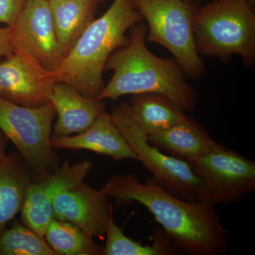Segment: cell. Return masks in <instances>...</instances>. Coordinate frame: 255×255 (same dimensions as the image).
I'll return each instance as SVG.
<instances>
[{"label":"cell","mask_w":255,"mask_h":255,"mask_svg":"<svg viewBox=\"0 0 255 255\" xmlns=\"http://www.w3.org/2000/svg\"><path fill=\"white\" fill-rule=\"evenodd\" d=\"M147 22L146 41L170 52L186 78L205 76L204 62L196 49L193 30L194 6L184 0H131Z\"/></svg>","instance_id":"obj_6"},{"label":"cell","mask_w":255,"mask_h":255,"mask_svg":"<svg viewBox=\"0 0 255 255\" xmlns=\"http://www.w3.org/2000/svg\"><path fill=\"white\" fill-rule=\"evenodd\" d=\"M33 179L18 152L6 155L0 164V236L21 212L27 188Z\"/></svg>","instance_id":"obj_16"},{"label":"cell","mask_w":255,"mask_h":255,"mask_svg":"<svg viewBox=\"0 0 255 255\" xmlns=\"http://www.w3.org/2000/svg\"><path fill=\"white\" fill-rule=\"evenodd\" d=\"M54 148L71 150H85L108 156L114 160L138 161L126 139L112 122L111 114H100L90 128L71 136L52 137Z\"/></svg>","instance_id":"obj_14"},{"label":"cell","mask_w":255,"mask_h":255,"mask_svg":"<svg viewBox=\"0 0 255 255\" xmlns=\"http://www.w3.org/2000/svg\"><path fill=\"white\" fill-rule=\"evenodd\" d=\"M93 167L90 161L70 164L65 161L53 174L38 182H32L26 191L21 211L23 224L44 237L53 219V201L60 192L84 182Z\"/></svg>","instance_id":"obj_10"},{"label":"cell","mask_w":255,"mask_h":255,"mask_svg":"<svg viewBox=\"0 0 255 255\" xmlns=\"http://www.w3.org/2000/svg\"><path fill=\"white\" fill-rule=\"evenodd\" d=\"M10 27L14 51L28 55L48 73L59 68L64 55L48 0H29Z\"/></svg>","instance_id":"obj_9"},{"label":"cell","mask_w":255,"mask_h":255,"mask_svg":"<svg viewBox=\"0 0 255 255\" xmlns=\"http://www.w3.org/2000/svg\"><path fill=\"white\" fill-rule=\"evenodd\" d=\"M9 139L4 135V132L0 130V164L4 161L7 154L6 153V146Z\"/></svg>","instance_id":"obj_24"},{"label":"cell","mask_w":255,"mask_h":255,"mask_svg":"<svg viewBox=\"0 0 255 255\" xmlns=\"http://www.w3.org/2000/svg\"><path fill=\"white\" fill-rule=\"evenodd\" d=\"M112 122L157 184L183 200L196 201L201 179L184 159L164 153L150 145L147 135L132 117L130 104L124 102L111 114Z\"/></svg>","instance_id":"obj_7"},{"label":"cell","mask_w":255,"mask_h":255,"mask_svg":"<svg viewBox=\"0 0 255 255\" xmlns=\"http://www.w3.org/2000/svg\"><path fill=\"white\" fill-rule=\"evenodd\" d=\"M130 107L137 125L147 135L168 129L188 117L170 99L159 94L133 95Z\"/></svg>","instance_id":"obj_18"},{"label":"cell","mask_w":255,"mask_h":255,"mask_svg":"<svg viewBox=\"0 0 255 255\" xmlns=\"http://www.w3.org/2000/svg\"><path fill=\"white\" fill-rule=\"evenodd\" d=\"M147 26L141 22L130 28L128 43L111 55L106 69L113 76L96 100L116 101L126 95L159 94L170 99L184 112L195 110L196 90L186 81L174 58H159L146 46Z\"/></svg>","instance_id":"obj_2"},{"label":"cell","mask_w":255,"mask_h":255,"mask_svg":"<svg viewBox=\"0 0 255 255\" xmlns=\"http://www.w3.org/2000/svg\"><path fill=\"white\" fill-rule=\"evenodd\" d=\"M29 0H0V23L14 24Z\"/></svg>","instance_id":"obj_22"},{"label":"cell","mask_w":255,"mask_h":255,"mask_svg":"<svg viewBox=\"0 0 255 255\" xmlns=\"http://www.w3.org/2000/svg\"><path fill=\"white\" fill-rule=\"evenodd\" d=\"M184 1H187V2L192 3L193 0H184Z\"/></svg>","instance_id":"obj_26"},{"label":"cell","mask_w":255,"mask_h":255,"mask_svg":"<svg viewBox=\"0 0 255 255\" xmlns=\"http://www.w3.org/2000/svg\"><path fill=\"white\" fill-rule=\"evenodd\" d=\"M45 239L57 255H102L104 247L73 223L53 219Z\"/></svg>","instance_id":"obj_20"},{"label":"cell","mask_w":255,"mask_h":255,"mask_svg":"<svg viewBox=\"0 0 255 255\" xmlns=\"http://www.w3.org/2000/svg\"><path fill=\"white\" fill-rule=\"evenodd\" d=\"M14 52L11 41V29L10 26H0V58H5Z\"/></svg>","instance_id":"obj_23"},{"label":"cell","mask_w":255,"mask_h":255,"mask_svg":"<svg viewBox=\"0 0 255 255\" xmlns=\"http://www.w3.org/2000/svg\"><path fill=\"white\" fill-rule=\"evenodd\" d=\"M55 83L50 73L20 52H13L0 63V97L16 105H45Z\"/></svg>","instance_id":"obj_11"},{"label":"cell","mask_w":255,"mask_h":255,"mask_svg":"<svg viewBox=\"0 0 255 255\" xmlns=\"http://www.w3.org/2000/svg\"><path fill=\"white\" fill-rule=\"evenodd\" d=\"M0 236V255H57L43 236L13 220Z\"/></svg>","instance_id":"obj_21"},{"label":"cell","mask_w":255,"mask_h":255,"mask_svg":"<svg viewBox=\"0 0 255 255\" xmlns=\"http://www.w3.org/2000/svg\"><path fill=\"white\" fill-rule=\"evenodd\" d=\"M193 30L199 55L219 59L241 57L246 68L255 61V14L246 0H215L194 6Z\"/></svg>","instance_id":"obj_4"},{"label":"cell","mask_w":255,"mask_h":255,"mask_svg":"<svg viewBox=\"0 0 255 255\" xmlns=\"http://www.w3.org/2000/svg\"><path fill=\"white\" fill-rule=\"evenodd\" d=\"M55 116L50 102L30 107L0 97V130L16 146L33 182L45 179L60 167L59 156L51 144Z\"/></svg>","instance_id":"obj_5"},{"label":"cell","mask_w":255,"mask_h":255,"mask_svg":"<svg viewBox=\"0 0 255 255\" xmlns=\"http://www.w3.org/2000/svg\"><path fill=\"white\" fill-rule=\"evenodd\" d=\"M112 210L103 191L82 182L55 196L53 219L73 223L92 238L103 239Z\"/></svg>","instance_id":"obj_12"},{"label":"cell","mask_w":255,"mask_h":255,"mask_svg":"<svg viewBox=\"0 0 255 255\" xmlns=\"http://www.w3.org/2000/svg\"><path fill=\"white\" fill-rule=\"evenodd\" d=\"M101 190L120 205L137 202L145 207L181 253L190 255L227 253L230 232L223 227L214 206L183 200L153 178L142 183L135 173L111 176Z\"/></svg>","instance_id":"obj_1"},{"label":"cell","mask_w":255,"mask_h":255,"mask_svg":"<svg viewBox=\"0 0 255 255\" xmlns=\"http://www.w3.org/2000/svg\"><path fill=\"white\" fill-rule=\"evenodd\" d=\"M111 211L106 231V244L102 255H174L181 253L169 241L165 232L155 231V241L152 246H142L139 242L127 237L123 230L114 220Z\"/></svg>","instance_id":"obj_19"},{"label":"cell","mask_w":255,"mask_h":255,"mask_svg":"<svg viewBox=\"0 0 255 255\" xmlns=\"http://www.w3.org/2000/svg\"><path fill=\"white\" fill-rule=\"evenodd\" d=\"M247 2L252 7L255 8V0H246Z\"/></svg>","instance_id":"obj_25"},{"label":"cell","mask_w":255,"mask_h":255,"mask_svg":"<svg viewBox=\"0 0 255 255\" xmlns=\"http://www.w3.org/2000/svg\"><path fill=\"white\" fill-rule=\"evenodd\" d=\"M50 102L58 117L52 137L71 136L86 130L97 117L106 112L105 100L89 98L75 87L55 82Z\"/></svg>","instance_id":"obj_13"},{"label":"cell","mask_w":255,"mask_h":255,"mask_svg":"<svg viewBox=\"0 0 255 255\" xmlns=\"http://www.w3.org/2000/svg\"><path fill=\"white\" fill-rule=\"evenodd\" d=\"M186 161L201 179L197 202L228 206L255 191V162L236 151L223 147Z\"/></svg>","instance_id":"obj_8"},{"label":"cell","mask_w":255,"mask_h":255,"mask_svg":"<svg viewBox=\"0 0 255 255\" xmlns=\"http://www.w3.org/2000/svg\"><path fill=\"white\" fill-rule=\"evenodd\" d=\"M147 140L162 152L184 160L224 147L189 117L168 129L147 135Z\"/></svg>","instance_id":"obj_15"},{"label":"cell","mask_w":255,"mask_h":255,"mask_svg":"<svg viewBox=\"0 0 255 255\" xmlns=\"http://www.w3.org/2000/svg\"><path fill=\"white\" fill-rule=\"evenodd\" d=\"M142 21L131 0H114L105 14L90 23L50 76L96 100L105 87L103 73L109 58L128 43L127 31Z\"/></svg>","instance_id":"obj_3"},{"label":"cell","mask_w":255,"mask_h":255,"mask_svg":"<svg viewBox=\"0 0 255 255\" xmlns=\"http://www.w3.org/2000/svg\"><path fill=\"white\" fill-rule=\"evenodd\" d=\"M102 0H48L55 33L64 57L95 19Z\"/></svg>","instance_id":"obj_17"}]
</instances>
